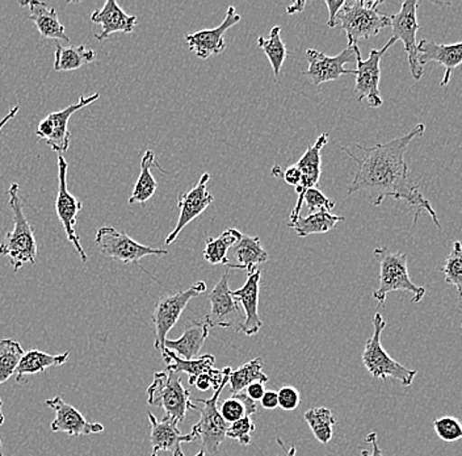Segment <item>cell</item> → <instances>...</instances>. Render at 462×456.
<instances>
[{
  "instance_id": "cell-1",
  "label": "cell",
  "mask_w": 462,
  "mask_h": 456,
  "mask_svg": "<svg viewBox=\"0 0 462 456\" xmlns=\"http://www.w3.org/2000/svg\"><path fill=\"white\" fill-rule=\"evenodd\" d=\"M426 132L423 124L412 128L402 137L395 138L386 144L374 146L356 145L357 154L346 147L342 152L348 154L356 163V172L348 187V195L363 192L368 196L369 203L381 206L388 198L403 200L414 209V225L421 213H429L433 224L441 230V224L426 196L419 190L409 172L404 153L415 138L421 137Z\"/></svg>"
},
{
  "instance_id": "cell-2",
  "label": "cell",
  "mask_w": 462,
  "mask_h": 456,
  "mask_svg": "<svg viewBox=\"0 0 462 456\" xmlns=\"http://www.w3.org/2000/svg\"><path fill=\"white\" fill-rule=\"evenodd\" d=\"M19 184H11L8 189V204L13 209L14 228L0 242V256H7L13 265L14 273L25 264H36L37 242L34 228L23 209L22 198L19 195Z\"/></svg>"
},
{
  "instance_id": "cell-3",
  "label": "cell",
  "mask_w": 462,
  "mask_h": 456,
  "mask_svg": "<svg viewBox=\"0 0 462 456\" xmlns=\"http://www.w3.org/2000/svg\"><path fill=\"white\" fill-rule=\"evenodd\" d=\"M383 2H365L354 0L345 2L337 16V27L346 33L348 46H357L360 40H368L377 36L381 31L390 27L392 17L378 11Z\"/></svg>"
},
{
  "instance_id": "cell-4",
  "label": "cell",
  "mask_w": 462,
  "mask_h": 456,
  "mask_svg": "<svg viewBox=\"0 0 462 456\" xmlns=\"http://www.w3.org/2000/svg\"><path fill=\"white\" fill-rule=\"evenodd\" d=\"M374 258L380 264V285L374 293L380 307L386 302V296L395 291H404L412 294V304H418L426 294V288L418 287L410 279L407 267V254L402 251H390L388 247H377Z\"/></svg>"
},
{
  "instance_id": "cell-5",
  "label": "cell",
  "mask_w": 462,
  "mask_h": 456,
  "mask_svg": "<svg viewBox=\"0 0 462 456\" xmlns=\"http://www.w3.org/2000/svg\"><path fill=\"white\" fill-rule=\"evenodd\" d=\"M147 403L163 409L164 417L180 423L188 411H198L190 392L181 384L180 374L173 371L155 372L152 386L147 388Z\"/></svg>"
},
{
  "instance_id": "cell-6",
  "label": "cell",
  "mask_w": 462,
  "mask_h": 456,
  "mask_svg": "<svg viewBox=\"0 0 462 456\" xmlns=\"http://www.w3.org/2000/svg\"><path fill=\"white\" fill-rule=\"evenodd\" d=\"M386 328L385 320L381 313H375L374 317V336L366 340L364 348L363 365L366 371L374 377V379L386 380L388 377L398 380L402 386H410L414 382L418 371L404 368L393 359L381 343L383 329Z\"/></svg>"
},
{
  "instance_id": "cell-7",
  "label": "cell",
  "mask_w": 462,
  "mask_h": 456,
  "mask_svg": "<svg viewBox=\"0 0 462 456\" xmlns=\"http://www.w3.org/2000/svg\"><path fill=\"white\" fill-rule=\"evenodd\" d=\"M229 377L225 379L212 397L204 398V400L196 398L195 400L201 405H198L200 420L192 427V432L200 438L201 451H204L205 455L216 456L218 454L219 447L226 438L230 423H227L219 413L218 398L221 392L224 391L225 386L229 383Z\"/></svg>"
},
{
  "instance_id": "cell-8",
  "label": "cell",
  "mask_w": 462,
  "mask_h": 456,
  "mask_svg": "<svg viewBox=\"0 0 462 456\" xmlns=\"http://www.w3.org/2000/svg\"><path fill=\"white\" fill-rule=\"evenodd\" d=\"M205 291H207V284L204 282H198L186 291L166 294L158 300L154 311H152V321L155 326L154 348L161 351V354L164 350V342H166L170 330L179 321L190 300L200 296Z\"/></svg>"
},
{
  "instance_id": "cell-9",
  "label": "cell",
  "mask_w": 462,
  "mask_h": 456,
  "mask_svg": "<svg viewBox=\"0 0 462 456\" xmlns=\"http://www.w3.org/2000/svg\"><path fill=\"white\" fill-rule=\"evenodd\" d=\"M95 242L103 256L125 265L138 264L144 256H163L169 254L167 250L155 249V247L140 244L114 227H101L97 229Z\"/></svg>"
},
{
  "instance_id": "cell-10",
  "label": "cell",
  "mask_w": 462,
  "mask_h": 456,
  "mask_svg": "<svg viewBox=\"0 0 462 456\" xmlns=\"http://www.w3.org/2000/svg\"><path fill=\"white\" fill-rule=\"evenodd\" d=\"M397 42V40L390 37L389 42L383 46V49H372L368 60L361 59L360 49L356 51V66L355 77H356V85H355V95L357 102L365 99L372 108H378L383 106V100L380 94L381 69L380 63L386 51Z\"/></svg>"
},
{
  "instance_id": "cell-11",
  "label": "cell",
  "mask_w": 462,
  "mask_h": 456,
  "mask_svg": "<svg viewBox=\"0 0 462 456\" xmlns=\"http://www.w3.org/2000/svg\"><path fill=\"white\" fill-rule=\"evenodd\" d=\"M229 271L221 276L218 283L208 294L210 302V312L205 316L204 321L209 328L234 329L241 333L245 316L242 314L241 305L238 304L229 288Z\"/></svg>"
},
{
  "instance_id": "cell-12",
  "label": "cell",
  "mask_w": 462,
  "mask_h": 456,
  "mask_svg": "<svg viewBox=\"0 0 462 456\" xmlns=\"http://www.w3.org/2000/svg\"><path fill=\"white\" fill-rule=\"evenodd\" d=\"M100 94L91 95V97L79 98V102L69 106L68 108L62 109V111L51 112L48 116L43 118L42 123L39 124L37 128L36 135L39 140L46 141L49 147L58 154L62 155V153L68 152L70 147L71 132L69 131V120L71 116H74L75 112L79 109L85 108L99 99Z\"/></svg>"
},
{
  "instance_id": "cell-13",
  "label": "cell",
  "mask_w": 462,
  "mask_h": 456,
  "mask_svg": "<svg viewBox=\"0 0 462 456\" xmlns=\"http://www.w3.org/2000/svg\"><path fill=\"white\" fill-rule=\"evenodd\" d=\"M68 163H66L63 155H58V193L56 200V212L58 219L62 222L63 229L69 241L74 245L78 254L80 256L83 264L88 261V256L80 244L79 236L75 232V225H77L78 215L82 210L83 204L77 196L71 195L68 190Z\"/></svg>"
},
{
  "instance_id": "cell-14",
  "label": "cell",
  "mask_w": 462,
  "mask_h": 456,
  "mask_svg": "<svg viewBox=\"0 0 462 456\" xmlns=\"http://www.w3.org/2000/svg\"><path fill=\"white\" fill-rule=\"evenodd\" d=\"M417 0H406L398 14L392 15V37L403 42L404 51L409 60L410 71L415 80L423 77V66L419 63L417 32L419 31Z\"/></svg>"
},
{
  "instance_id": "cell-15",
  "label": "cell",
  "mask_w": 462,
  "mask_h": 456,
  "mask_svg": "<svg viewBox=\"0 0 462 456\" xmlns=\"http://www.w3.org/2000/svg\"><path fill=\"white\" fill-rule=\"evenodd\" d=\"M359 46H346L342 53L337 56H326L316 49L306 51V60L309 62L306 77L314 86H320L326 82H334L343 75H355V70H346V63H356V51Z\"/></svg>"
},
{
  "instance_id": "cell-16",
  "label": "cell",
  "mask_w": 462,
  "mask_h": 456,
  "mask_svg": "<svg viewBox=\"0 0 462 456\" xmlns=\"http://www.w3.org/2000/svg\"><path fill=\"white\" fill-rule=\"evenodd\" d=\"M209 179L210 175L205 172L192 190L179 193V219L178 222H176V227L173 228L172 232L167 236L166 241H164L166 245L173 244L178 236L183 232L184 228L202 215L205 209L215 201V196L208 191L207 184Z\"/></svg>"
},
{
  "instance_id": "cell-17",
  "label": "cell",
  "mask_w": 462,
  "mask_h": 456,
  "mask_svg": "<svg viewBox=\"0 0 462 456\" xmlns=\"http://www.w3.org/2000/svg\"><path fill=\"white\" fill-rule=\"evenodd\" d=\"M242 16L236 14V7L230 5L227 8L226 17L218 27L212 30H202L187 34L186 42L190 51H195L196 56L200 60H208L212 56H218L226 51L227 45L225 42V33L234 25L241 22Z\"/></svg>"
},
{
  "instance_id": "cell-18",
  "label": "cell",
  "mask_w": 462,
  "mask_h": 456,
  "mask_svg": "<svg viewBox=\"0 0 462 456\" xmlns=\"http://www.w3.org/2000/svg\"><path fill=\"white\" fill-rule=\"evenodd\" d=\"M45 404L56 413V417L51 423L53 433H65L71 437H79V435L100 434L104 432V426L101 423H89L82 413L66 403L62 397L49 398Z\"/></svg>"
},
{
  "instance_id": "cell-19",
  "label": "cell",
  "mask_w": 462,
  "mask_h": 456,
  "mask_svg": "<svg viewBox=\"0 0 462 456\" xmlns=\"http://www.w3.org/2000/svg\"><path fill=\"white\" fill-rule=\"evenodd\" d=\"M328 143V133H322L317 138L314 145L309 146L308 150L303 153L302 157L300 158L299 163H296V166L301 172V183L299 184V187H296L297 204L293 210H291L289 222H294L301 216L303 193L308 191V190L317 189L318 184H319L320 166H322V155H320V153H322L323 147Z\"/></svg>"
},
{
  "instance_id": "cell-20",
  "label": "cell",
  "mask_w": 462,
  "mask_h": 456,
  "mask_svg": "<svg viewBox=\"0 0 462 456\" xmlns=\"http://www.w3.org/2000/svg\"><path fill=\"white\" fill-rule=\"evenodd\" d=\"M150 425H152V454H158L159 451H171L172 456H184L181 450V443H190L198 440V435L190 432L189 434L183 435L179 430V423L176 421L164 417L163 420H158L152 413H147Z\"/></svg>"
},
{
  "instance_id": "cell-21",
  "label": "cell",
  "mask_w": 462,
  "mask_h": 456,
  "mask_svg": "<svg viewBox=\"0 0 462 456\" xmlns=\"http://www.w3.org/2000/svg\"><path fill=\"white\" fill-rule=\"evenodd\" d=\"M260 278H262V271L256 270L255 273L247 276V280L239 290L231 291L234 299L245 312V322L242 325L241 333L247 337L258 334L263 326L259 317Z\"/></svg>"
},
{
  "instance_id": "cell-22",
  "label": "cell",
  "mask_w": 462,
  "mask_h": 456,
  "mask_svg": "<svg viewBox=\"0 0 462 456\" xmlns=\"http://www.w3.org/2000/svg\"><path fill=\"white\" fill-rule=\"evenodd\" d=\"M91 22L101 25V32L95 34V39L104 42L117 32L132 33L137 27L138 17L128 15L116 0H106L103 7L92 13Z\"/></svg>"
},
{
  "instance_id": "cell-23",
  "label": "cell",
  "mask_w": 462,
  "mask_h": 456,
  "mask_svg": "<svg viewBox=\"0 0 462 456\" xmlns=\"http://www.w3.org/2000/svg\"><path fill=\"white\" fill-rule=\"evenodd\" d=\"M419 63L420 66L429 62H438L446 68V74L441 79V88H447L450 82L453 71L462 65V42L457 44H438L429 40L418 42Z\"/></svg>"
},
{
  "instance_id": "cell-24",
  "label": "cell",
  "mask_w": 462,
  "mask_h": 456,
  "mask_svg": "<svg viewBox=\"0 0 462 456\" xmlns=\"http://www.w3.org/2000/svg\"><path fill=\"white\" fill-rule=\"evenodd\" d=\"M209 326H208L204 320H201V321L190 320L180 339L176 340L167 339L166 342H164V348L173 351V353L183 358V359H196V357L200 354L205 340L209 336Z\"/></svg>"
},
{
  "instance_id": "cell-25",
  "label": "cell",
  "mask_w": 462,
  "mask_h": 456,
  "mask_svg": "<svg viewBox=\"0 0 462 456\" xmlns=\"http://www.w3.org/2000/svg\"><path fill=\"white\" fill-rule=\"evenodd\" d=\"M231 253L234 256V264H229L226 267L244 270L247 275L255 273L258 265L265 264L270 259L259 237L242 235L238 244L231 249Z\"/></svg>"
},
{
  "instance_id": "cell-26",
  "label": "cell",
  "mask_w": 462,
  "mask_h": 456,
  "mask_svg": "<svg viewBox=\"0 0 462 456\" xmlns=\"http://www.w3.org/2000/svg\"><path fill=\"white\" fill-rule=\"evenodd\" d=\"M20 5L29 7V11H31L29 19L34 23L43 39L70 42L68 34H66L65 27L60 24V19H58L57 11L51 7L48 3L31 0V2H20Z\"/></svg>"
},
{
  "instance_id": "cell-27",
  "label": "cell",
  "mask_w": 462,
  "mask_h": 456,
  "mask_svg": "<svg viewBox=\"0 0 462 456\" xmlns=\"http://www.w3.org/2000/svg\"><path fill=\"white\" fill-rule=\"evenodd\" d=\"M162 357H163L164 362L167 365V371L178 372V374H187L189 377L188 384L189 386H195L196 380L204 374H210L215 371L216 358L213 355L207 354L198 358V359L186 360L183 358L179 357L164 348L162 351Z\"/></svg>"
},
{
  "instance_id": "cell-28",
  "label": "cell",
  "mask_w": 462,
  "mask_h": 456,
  "mask_svg": "<svg viewBox=\"0 0 462 456\" xmlns=\"http://www.w3.org/2000/svg\"><path fill=\"white\" fill-rule=\"evenodd\" d=\"M69 357H70L69 351L58 355L43 353L40 350L28 351V353L23 355L16 372H14L16 382H22L29 375L42 374V372H45L46 369L51 368H60L68 362Z\"/></svg>"
},
{
  "instance_id": "cell-29",
  "label": "cell",
  "mask_w": 462,
  "mask_h": 456,
  "mask_svg": "<svg viewBox=\"0 0 462 456\" xmlns=\"http://www.w3.org/2000/svg\"><path fill=\"white\" fill-rule=\"evenodd\" d=\"M152 166L162 170L157 160H155L154 152L149 149L144 152L143 161H141L140 177H138L137 181H135L132 196L129 198V204H144L146 201H149L152 196H154L155 192H157L158 183L152 174ZM162 172H163L164 174H167L164 170H162Z\"/></svg>"
},
{
  "instance_id": "cell-30",
  "label": "cell",
  "mask_w": 462,
  "mask_h": 456,
  "mask_svg": "<svg viewBox=\"0 0 462 456\" xmlns=\"http://www.w3.org/2000/svg\"><path fill=\"white\" fill-rule=\"evenodd\" d=\"M345 220L346 219L343 216L332 215L328 210H319V212L310 213L306 218L300 216L296 221L288 222V227L294 229L297 236L308 237L330 232L337 222Z\"/></svg>"
},
{
  "instance_id": "cell-31",
  "label": "cell",
  "mask_w": 462,
  "mask_h": 456,
  "mask_svg": "<svg viewBox=\"0 0 462 456\" xmlns=\"http://www.w3.org/2000/svg\"><path fill=\"white\" fill-rule=\"evenodd\" d=\"M97 60V51L87 49L85 45L62 46L57 45L54 54V71L78 70L87 63L94 62Z\"/></svg>"
},
{
  "instance_id": "cell-32",
  "label": "cell",
  "mask_w": 462,
  "mask_h": 456,
  "mask_svg": "<svg viewBox=\"0 0 462 456\" xmlns=\"http://www.w3.org/2000/svg\"><path fill=\"white\" fill-rule=\"evenodd\" d=\"M242 233L236 229H227L222 233L221 236L213 238H209L205 241V249L202 256H204L205 261L210 265H225L229 264V258H227V253L241 239Z\"/></svg>"
},
{
  "instance_id": "cell-33",
  "label": "cell",
  "mask_w": 462,
  "mask_h": 456,
  "mask_svg": "<svg viewBox=\"0 0 462 456\" xmlns=\"http://www.w3.org/2000/svg\"><path fill=\"white\" fill-rule=\"evenodd\" d=\"M270 382V377L263 372V360L260 358L245 363L241 368L231 369L229 386L231 395L245 391L250 384Z\"/></svg>"
},
{
  "instance_id": "cell-34",
  "label": "cell",
  "mask_w": 462,
  "mask_h": 456,
  "mask_svg": "<svg viewBox=\"0 0 462 456\" xmlns=\"http://www.w3.org/2000/svg\"><path fill=\"white\" fill-rule=\"evenodd\" d=\"M258 46L264 51L265 56L270 60L271 66L274 78L279 79L280 71H282V65L288 57V49L282 39V27L276 25L271 30V34L268 39L265 37H259Z\"/></svg>"
},
{
  "instance_id": "cell-35",
  "label": "cell",
  "mask_w": 462,
  "mask_h": 456,
  "mask_svg": "<svg viewBox=\"0 0 462 456\" xmlns=\"http://www.w3.org/2000/svg\"><path fill=\"white\" fill-rule=\"evenodd\" d=\"M306 423L310 426L316 440L322 444H328L334 435V427L337 417L328 408H313L305 413Z\"/></svg>"
},
{
  "instance_id": "cell-36",
  "label": "cell",
  "mask_w": 462,
  "mask_h": 456,
  "mask_svg": "<svg viewBox=\"0 0 462 456\" xmlns=\"http://www.w3.org/2000/svg\"><path fill=\"white\" fill-rule=\"evenodd\" d=\"M24 350L17 340H0V384L7 382L16 372Z\"/></svg>"
},
{
  "instance_id": "cell-37",
  "label": "cell",
  "mask_w": 462,
  "mask_h": 456,
  "mask_svg": "<svg viewBox=\"0 0 462 456\" xmlns=\"http://www.w3.org/2000/svg\"><path fill=\"white\" fill-rule=\"evenodd\" d=\"M441 273L446 276L448 284L455 285L458 296L462 300V244L456 241L453 244L452 251L444 262Z\"/></svg>"
},
{
  "instance_id": "cell-38",
  "label": "cell",
  "mask_w": 462,
  "mask_h": 456,
  "mask_svg": "<svg viewBox=\"0 0 462 456\" xmlns=\"http://www.w3.org/2000/svg\"><path fill=\"white\" fill-rule=\"evenodd\" d=\"M433 429L440 440L444 442H457L462 440V423L457 418L446 417L436 418L433 420Z\"/></svg>"
},
{
  "instance_id": "cell-39",
  "label": "cell",
  "mask_w": 462,
  "mask_h": 456,
  "mask_svg": "<svg viewBox=\"0 0 462 456\" xmlns=\"http://www.w3.org/2000/svg\"><path fill=\"white\" fill-rule=\"evenodd\" d=\"M253 432H255V423H254L253 417L245 415L244 418L236 421V423H230L226 438L236 440L239 443L244 444V446H248L251 443V434H253Z\"/></svg>"
},
{
  "instance_id": "cell-40",
  "label": "cell",
  "mask_w": 462,
  "mask_h": 456,
  "mask_svg": "<svg viewBox=\"0 0 462 456\" xmlns=\"http://www.w3.org/2000/svg\"><path fill=\"white\" fill-rule=\"evenodd\" d=\"M303 204H305L310 213L319 212V210L331 212L335 206H337L332 199H328V196L323 195V192L319 191L318 189H310L303 193L302 206Z\"/></svg>"
},
{
  "instance_id": "cell-41",
  "label": "cell",
  "mask_w": 462,
  "mask_h": 456,
  "mask_svg": "<svg viewBox=\"0 0 462 456\" xmlns=\"http://www.w3.org/2000/svg\"><path fill=\"white\" fill-rule=\"evenodd\" d=\"M219 413L227 423H234L245 415V406L236 397H229L224 403L218 404Z\"/></svg>"
},
{
  "instance_id": "cell-42",
  "label": "cell",
  "mask_w": 462,
  "mask_h": 456,
  "mask_svg": "<svg viewBox=\"0 0 462 456\" xmlns=\"http://www.w3.org/2000/svg\"><path fill=\"white\" fill-rule=\"evenodd\" d=\"M279 406L284 411H294L300 405V392L294 386H282L277 392Z\"/></svg>"
},
{
  "instance_id": "cell-43",
  "label": "cell",
  "mask_w": 462,
  "mask_h": 456,
  "mask_svg": "<svg viewBox=\"0 0 462 456\" xmlns=\"http://www.w3.org/2000/svg\"><path fill=\"white\" fill-rule=\"evenodd\" d=\"M231 396L236 397V400H239L244 404L245 415H248V417H253V415L258 412V404H256V401L251 400V398L248 397V395L245 394V391L238 392V394H233Z\"/></svg>"
},
{
  "instance_id": "cell-44",
  "label": "cell",
  "mask_w": 462,
  "mask_h": 456,
  "mask_svg": "<svg viewBox=\"0 0 462 456\" xmlns=\"http://www.w3.org/2000/svg\"><path fill=\"white\" fill-rule=\"evenodd\" d=\"M325 3L328 8V14H330V17H328V27L337 28L335 22H337V14H339L340 8L345 5V0H326Z\"/></svg>"
},
{
  "instance_id": "cell-45",
  "label": "cell",
  "mask_w": 462,
  "mask_h": 456,
  "mask_svg": "<svg viewBox=\"0 0 462 456\" xmlns=\"http://www.w3.org/2000/svg\"><path fill=\"white\" fill-rule=\"evenodd\" d=\"M365 442L372 444V451L368 450H361V456H383V450L377 443V434L374 432L369 433L365 437Z\"/></svg>"
},
{
  "instance_id": "cell-46",
  "label": "cell",
  "mask_w": 462,
  "mask_h": 456,
  "mask_svg": "<svg viewBox=\"0 0 462 456\" xmlns=\"http://www.w3.org/2000/svg\"><path fill=\"white\" fill-rule=\"evenodd\" d=\"M245 394L248 395V397H250L251 400L256 401V403H258V401L262 400V397L264 396V384H250V386H248L247 388H245Z\"/></svg>"
},
{
  "instance_id": "cell-47",
  "label": "cell",
  "mask_w": 462,
  "mask_h": 456,
  "mask_svg": "<svg viewBox=\"0 0 462 456\" xmlns=\"http://www.w3.org/2000/svg\"><path fill=\"white\" fill-rule=\"evenodd\" d=\"M260 404H262L263 408L268 409V411H273V409H276L279 406V398H277V392L274 391H265L264 396L260 400Z\"/></svg>"
},
{
  "instance_id": "cell-48",
  "label": "cell",
  "mask_w": 462,
  "mask_h": 456,
  "mask_svg": "<svg viewBox=\"0 0 462 456\" xmlns=\"http://www.w3.org/2000/svg\"><path fill=\"white\" fill-rule=\"evenodd\" d=\"M306 2H302V0H297V2H294L293 5H289L287 8V13L289 15H291V14H297V13H302L303 10H305Z\"/></svg>"
},
{
  "instance_id": "cell-49",
  "label": "cell",
  "mask_w": 462,
  "mask_h": 456,
  "mask_svg": "<svg viewBox=\"0 0 462 456\" xmlns=\"http://www.w3.org/2000/svg\"><path fill=\"white\" fill-rule=\"evenodd\" d=\"M20 107L14 106L13 109H11L10 112H8L7 115H5V118H2L0 120V132H2V129L5 128V124L8 123V121L13 120L14 116H16L17 112H19Z\"/></svg>"
},
{
  "instance_id": "cell-50",
  "label": "cell",
  "mask_w": 462,
  "mask_h": 456,
  "mask_svg": "<svg viewBox=\"0 0 462 456\" xmlns=\"http://www.w3.org/2000/svg\"><path fill=\"white\" fill-rule=\"evenodd\" d=\"M2 406H3V401H2V398H0V426H2L3 423H5V415H3ZM0 456H5V455H3L2 441H0Z\"/></svg>"
},
{
  "instance_id": "cell-51",
  "label": "cell",
  "mask_w": 462,
  "mask_h": 456,
  "mask_svg": "<svg viewBox=\"0 0 462 456\" xmlns=\"http://www.w3.org/2000/svg\"><path fill=\"white\" fill-rule=\"evenodd\" d=\"M285 456H296V447H291V450H289Z\"/></svg>"
},
{
  "instance_id": "cell-52",
  "label": "cell",
  "mask_w": 462,
  "mask_h": 456,
  "mask_svg": "<svg viewBox=\"0 0 462 456\" xmlns=\"http://www.w3.org/2000/svg\"><path fill=\"white\" fill-rule=\"evenodd\" d=\"M152 456H157V454H152ZM196 456H207V455H205V452L201 451V450H200V451H199V454Z\"/></svg>"
},
{
  "instance_id": "cell-53",
  "label": "cell",
  "mask_w": 462,
  "mask_h": 456,
  "mask_svg": "<svg viewBox=\"0 0 462 456\" xmlns=\"http://www.w3.org/2000/svg\"><path fill=\"white\" fill-rule=\"evenodd\" d=\"M461 329H462V322H461Z\"/></svg>"
}]
</instances>
